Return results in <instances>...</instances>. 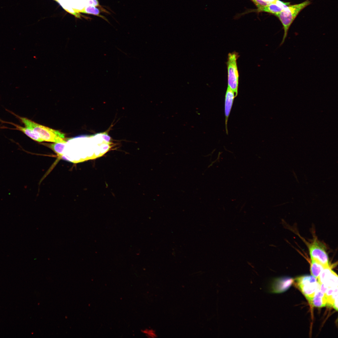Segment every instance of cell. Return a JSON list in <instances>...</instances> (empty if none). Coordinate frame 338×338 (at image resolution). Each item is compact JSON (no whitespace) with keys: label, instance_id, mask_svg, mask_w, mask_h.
<instances>
[{"label":"cell","instance_id":"2","mask_svg":"<svg viewBox=\"0 0 338 338\" xmlns=\"http://www.w3.org/2000/svg\"><path fill=\"white\" fill-rule=\"evenodd\" d=\"M310 3V1L307 0L300 3L289 5L276 16L281 23L284 30L283 38L279 46H281L284 43L287 37L289 29L297 15L303 9Z\"/></svg>","mask_w":338,"mask_h":338},{"label":"cell","instance_id":"4","mask_svg":"<svg viewBox=\"0 0 338 338\" xmlns=\"http://www.w3.org/2000/svg\"><path fill=\"white\" fill-rule=\"evenodd\" d=\"M239 57L238 54L234 52L228 54L227 62L228 69V87L235 93L238 94L239 74L237 60Z\"/></svg>","mask_w":338,"mask_h":338},{"label":"cell","instance_id":"1","mask_svg":"<svg viewBox=\"0 0 338 338\" xmlns=\"http://www.w3.org/2000/svg\"><path fill=\"white\" fill-rule=\"evenodd\" d=\"M7 111L17 118L25 127L33 131L44 141L64 144L67 143L65 134L62 132L38 124L26 117L20 116L10 111Z\"/></svg>","mask_w":338,"mask_h":338},{"label":"cell","instance_id":"7","mask_svg":"<svg viewBox=\"0 0 338 338\" xmlns=\"http://www.w3.org/2000/svg\"><path fill=\"white\" fill-rule=\"evenodd\" d=\"M289 5V3H284L279 0H275L274 2L267 6L257 8L255 11L257 12H267L277 16Z\"/></svg>","mask_w":338,"mask_h":338},{"label":"cell","instance_id":"12","mask_svg":"<svg viewBox=\"0 0 338 338\" xmlns=\"http://www.w3.org/2000/svg\"><path fill=\"white\" fill-rule=\"evenodd\" d=\"M65 144L60 143H55L53 144H45V145L51 149L60 157L63 155V151L65 146Z\"/></svg>","mask_w":338,"mask_h":338},{"label":"cell","instance_id":"8","mask_svg":"<svg viewBox=\"0 0 338 338\" xmlns=\"http://www.w3.org/2000/svg\"><path fill=\"white\" fill-rule=\"evenodd\" d=\"M236 97L235 93L228 87H227L226 93L224 103V113L225 117V128L226 133H228L227 122L228 118L233 105L234 98Z\"/></svg>","mask_w":338,"mask_h":338},{"label":"cell","instance_id":"5","mask_svg":"<svg viewBox=\"0 0 338 338\" xmlns=\"http://www.w3.org/2000/svg\"><path fill=\"white\" fill-rule=\"evenodd\" d=\"M310 254L311 259L320 263L325 267L329 265L327 254L323 246L316 239L309 245Z\"/></svg>","mask_w":338,"mask_h":338},{"label":"cell","instance_id":"9","mask_svg":"<svg viewBox=\"0 0 338 338\" xmlns=\"http://www.w3.org/2000/svg\"><path fill=\"white\" fill-rule=\"evenodd\" d=\"M326 299L325 295L320 290V285L316 291L311 301L309 302L312 306L321 308L326 305Z\"/></svg>","mask_w":338,"mask_h":338},{"label":"cell","instance_id":"14","mask_svg":"<svg viewBox=\"0 0 338 338\" xmlns=\"http://www.w3.org/2000/svg\"><path fill=\"white\" fill-rule=\"evenodd\" d=\"M86 5L94 6L95 7H99L100 8L102 9L103 11H106L107 12V11L103 9L102 8L100 7L98 0H86Z\"/></svg>","mask_w":338,"mask_h":338},{"label":"cell","instance_id":"13","mask_svg":"<svg viewBox=\"0 0 338 338\" xmlns=\"http://www.w3.org/2000/svg\"><path fill=\"white\" fill-rule=\"evenodd\" d=\"M257 7L258 8L267 6L274 2L275 0H251Z\"/></svg>","mask_w":338,"mask_h":338},{"label":"cell","instance_id":"6","mask_svg":"<svg viewBox=\"0 0 338 338\" xmlns=\"http://www.w3.org/2000/svg\"><path fill=\"white\" fill-rule=\"evenodd\" d=\"M294 281L290 278L277 279H274L271 283L269 291L273 293H280L287 290Z\"/></svg>","mask_w":338,"mask_h":338},{"label":"cell","instance_id":"3","mask_svg":"<svg viewBox=\"0 0 338 338\" xmlns=\"http://www.w3.org/2000/svg\"><path fill=\"white\" fill-rule=\"evenodd\" d=\"M313 276L305 275L296 278L295 284L309 302L319 286L318 280Z\"/></svg>","mask_w":338,"mask_h":338},{"label":"cell","instance_id":"11","mask_svg":"<svg viewBox=\"0 0 338 338\" xmlns=\"http://www.w3.org/2000/svg\"><path fill=\"white\" fill-rule=\"evenodd\" d=\"M79 13H84L92 14L100 17L108 21V20L105 17L102 15H100V10L96 7L89 5H86L85 7L81 10H77Z\"/></svg>","mask_w":338,"mask_h":338},{"label":"cell","instance_id":"15","mask_svg":"<svg viewBox=\"0 0 338 338\" xmlns=\"http://www.w3.org/2000/svg\"><path fill=\"white\" fill-rule=\"evenodd\" d=\"M55 0V1H56L58 2V1L59 0Z\"/></svg>","mask_w":338,"mask_h":338},{"label":"cell","instance_id":"10","mask_svg":"<svg viewBox=\"0 0 338 338\" xmlns=\"http://www.w3.org/2000/svg\"><path fill=\"white\" fill-rule=\"evenodd\" d=\"M322 264L318 262L311 259L310 263V270L312 276L317 279L321 272L325 268Z\"/></svg>","mask_w":338,"mask_h":338}]
</instances>
